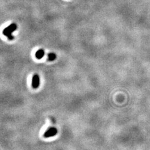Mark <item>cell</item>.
I'll list each match as a JSON object with an SVG mask.
<instances>
[{"mask_svg":"<svg viewBox=\"0 0 150 150\" xmlns=\"http://www.w3.org/2000/svg\"><path fill=\"white\" fill-rule=\"evenodd\" d=\"M58 133V130L56 128L51 127L48 128V129L46 131V132L44 133L43 136L45 138H50L54 136L55 135H56Z\"/></svg>","mask_w":150,"mask_h":150,"instance_id":"2","label":"cell"},{"mask_svg":"<svg viewBox=\"0 0 150 150\" xmlns=\"http://www.w3.org/2000/svg\"><path fill=\"white\" fill-rule=\"evenodd\" d=\"M48 61H53L56 58V55L54 53H50L48 55Z\"/></svg>","mask_w":150,"mask_h":150,"instance_id":"5","label":"cell"},{"mask_svg":"<svg viewBox=\"0 0 150 150\" xmlns=\"http://www.w3.org/2000/svg\"><path fill=\"white\" fill-rule=\"evenodd\" d=\"M45 55V51L43 49H40V50H38L36 53V58L37 59H41V58L44 56Z\"/></svg>","mask_w":150,"mask_h":150,"instance_id":"4","label":"cell"},{"mask_svg":"<svg viewBox=\"0 0 150 150\" xmlns=\"http://www.w3.org/2000/svg\"><path fill=\"white\" fill-rule=\"evenodd\" d=\"M40 79L38 74H35L32 79V87L34 89H37L39 86Z\"/></svg>","mask_w":150,"mask_h":150,"instance_id":"3","label":"cell"},{"mask_svg":"<svg viewBox=\"0 0 150 150\" xmlns=\"http://www.w3.org/2000/svg\"><path fill=\"white\" fill-rule=\"evenodd\" d=\"M16 29H17L16 24L12 23L10 26H8L7 28H6L3 29V35L5 36H7L10 40H13L14 39V36L12 35V33H13Z\"/></svg>","mask_w":150,"mask_h":150,"instance_id":"1","label":"cell"}]
</instances>
